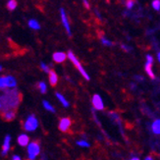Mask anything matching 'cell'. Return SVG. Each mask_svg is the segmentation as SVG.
<instances>
[{
  "mask_svg": "<svg viewBox=\"0 0 160 160\" xmlns=\"http://www.w3.org/2000/svg\"><path fill=\"white\" fill-rule=\"evenodd\" d=\"M2 108L0 113L6 112L9 110H14L19 107L21 101H22V94L17 89H6L0 94Z\"/></svg>",
  "mask_w": 160,
  "mask_h": 160,
  "instance_id": "6da1fadb",
  "label": "cell"
},
{
  "mask_svg": "<svg viewBox=\"0 0 160 160\" xmlns=\"http://www.w3.org/2000/svg\"><path fill=\"white\" fill-rule=\"evenodd\" d=\"M28 159L35 160V158L40 154V144L38 141H32L28 145Z\"/></svg>",
  "mask_w": 160,
  "mask_h": 160,
  "instance_id": "7a4b0ae2",
  "label": "cell"
},
{
  "mask_svg": "<svg viewBox=\"0 0 160 160\" xmlns=\"http://www.w3.org/2000/svg\"><path fill=\"white\" fill-rule=\"evenodd\" d=\"M67 57L70 59L72 63H73L74 65H75V67H76V68L79 70L80 73L82 74V76L84 77V78L86 79L87 81H89V80H90V77L89 76V74H87V72H86V70H85V69L82 68V66L81 65V63H80V61L78 60V58H77L76 56H75V54H74L73 52H72V51H69L68 54H67Z\"/></svg>",
  "mask_w": 160,
  "mask_h": 160,
  "instance_id": "3957f363",
  "label": "cell"
},
{
  "mask_svg": "<svg viewBox=\"0 0 160 160\" xmlns=\"http://www.w3.org/2000/svg\"><path fill=\"white\" fill-rule=\"evenodd\" d=\"M38 127V120L33 114L28 116L24 123V130L26 132H35Z\"/></svg>",
  "mask_w": 160,
  "mask_h": 160,
  "instance_id": "277c9868",
  "label": "cell"
},
{
  "mask_svg": "<svg viewBox=\"0 0 160 160\" xmlns=\"http://www.w3.org/2000/svg\"><path fill=\"white\" fill-rule=\"evenodd\" d=\"M10 148H11V136L6 135L3 141V145H2L1 155L6 156L7 154H8V152L10 151Z\"/></svg>",
  "mask_w": 160,
  "mask_h": 160,
  "instance_id": "5b68a950",
  "label": "cell"
},
{
  "mask_svg": "<svg viewBox=\"0 0 160 160\" xmlns=\"http://www.w3.org/2000/svg\"><path fill=\"white\" fill-rule=\"evenodd\" d=\"M60 16H61V21H62V24H63L64 28H65L67 33L69 35H71V28H70V24H69V21L68 18H67L66 12L63 8L60 9Z\"/></svg>",
  "mask_w": 160,
  "mask_h": 160,
  "instance_id": "8992f818",
  "label": "cell"
},
{
  "mask_svg": "<svg viewBox=\"0 0 160 160\" xmlns=\"http://www.w3.org/2000/svg\"><path fill=\"white\" fill-rule=\"evenodd\" d=\"M152 64H153V58H152V56L148 55L146 56V63H145V67H144V69H145V72L148 73V76L150 77L151 79H154L155 77H154L153 71H152V69H151Z\"/></svg>",
  "mask_w": 160,
  "mask_h": 160,
  "instance_id": "52a82bcc",
  "label": "cell"
},
{
  "mask_svg": "<svg viewBox=\"0 0 160 160\" xmlns=\"http://www.w3.org/2000/svg\"><path fill=\"white\" fill-rule=\"evenodd\" d=\"M71 119L70 118H62V119L60 120V123H59V130H60L61 132H67L69 130V128L71 127Z\"/></svg>",
  "mask_w": 160,
  "mask_h": 160,
  "instance_id": "ba28073f",
  "label": "cell"
},
{
  "mask_svg": "<svg viewBox=\"0 0 160 160\" xmlns=\"http://www.w3.org/2000/svg\"><path fill=\"white\" fill-rule=\"evenodd\" d=\"M91 102H92V105H94V107L96 110H102L103 108H104L103 101H102L101 97H100V95H98V94H94V95Z\"/></svg>",
  "mask_w": 160,
  "mask_h": 160,
  "instance_id": "9c48e42d",
  "label": "cell"
},
{
  "mask_svg": "<svg viewBox=\"0 0 160 160\" xmlns=\"http://www.w3.org/2000/svg\"><path fill=\"white\" fill-rule=\"evenodd\" d=\"M18 143H19V145L23 146V148H25V146H28L30 143V138L29 136L27 135V134H21V135L18 136Z\"/></svg>",
  "mask_w": 160,
  "mask_h": 160,
  "instance_id": "30bf717a",
  "label": "cell"
},
{
  "mask_svg": "<svg viewBox=\"0 0 160 160\" xmlns=\"http://www.w3.org/2000/svg\"><path fill=\"white\" fill-rule=\"evenodd\" d=\"M7 89H15L17 87V80L13 76H4Z\"/></svg>",
  "mask_w": 160,
  "mask_h": 160,
  "instance_id": "8fae6325",
  "label": "cell"
},
{
  "mask_svg": "<svg viewBox=\"0 0 160 160\" xmlns=\"http://www.w3.org/2000/svg\"><path fill=\"white\" fill-rule=\"evenodd\" d=\"M1 116L5 121H7V122H11V121H13L15 118H16V111H14V110L6 111V112L1 113Z\"/></svg>",
  "mask_w": 160,
  "mask_h": 160,
  "instance_id": "7c38bea8",
  "label": "cell"
},
{
  "mask_svg": "<svg viewBox=\"0 0 160 160\" xmlns=\"http://www.w3.org/2000/svg\"><path fill=\"white\" fill-rule=\"evenodd\" d=\"M52 58L54 62H56V63H63L67 59V54L64 52H55L53 53Z\"/></svg>",
  "mask_w": 160,
  "mask_h": 160,
  "instance_id": "4fadbf2b",
  "label": "cell"
},
{
  "mask_svg": "<svg viewBox=\"0 0 160 160\" xmlns=\"http://www.w3.org/2000/svg\"><path fill=\"white\" fill-rule=\"evenodd\" d=\"M48 74H49V82H50V85L52 87H55L56 85H57V82H58L57 74H56V72L53 71V70H50V72Z\"/></svg>",
  "mask_w": 160,
  "mask_h": 160,
  "instance_id": "5bb4252c",
  "label": "cell"
},
{
  "mask_svg": "<svg viewBox=\"0 0 160 160\" xmlns=\"http://www.w3.org/2000/svg\"><path fill=\"white\" fill-rule=\"evenodd\" d=\"M28 25H29V27H30L32 30H40V25H39V23H38L37 21L35 20V19H30V20L29 21V23H28Z\"/></svg>",
  "mask_w": 160,
  "mask_h": 160,
  "instance_id": "9a60e30c",
  "label": "cell"
},
{
  "mask_svg": "<svg viewBox=\"0 0 160 160\" xmlns=\"http://www.w3.org/2000/svg\"><path fill=\"white\" fill-rule=\"evenodd\" d=\"M151 129L154 134L160 135V119H157L156 121H154L151 126Z\"/></svg>",
  "mask_w": 160,
  "mask_h": 160,
  "instance_id": "2e32d148",
  "label": "cell"
},
{
  "mask_svg": "<svg viewBox=\"0 0 160 160\" xmlns=\"http://www.w3.org/2000/svg\"><path fill=\"white\" fill-rule=\"evenodd\" d=\"M56 97H57V99L61 102V104L63 105L64 107H68L69 106L68 100H67L61 94H59V92H56Z\"/></svg>",
  "mask_w": 160,
  "mask_h": 160,
  "instance_id": "e0dca14e",
  "label": "cell"
},
{
  "mask_svg": "<svg viewBox=\"0 0 160 160\" xmlns=\"http://www.w3.org/2000/svg\"><path fill=\"white\" fill-rule=\"evenodd\" d=\"M42 105H43V107H44L45 110L49 111V112H51V113H55V108H54L52 105H51V103L48 102L47 100H43Z\"/></svg>",
  "mask_w": 160,
  "mask_h": 160,
  "instance_id": "ac0fdd59",
  "label": "cell"
},
{
  "mask_svg": "<svg viewBox=\"0 0 160 160\" xmlns=\"http://www.w3.org/2000/svg\"><path fill=\"white\" fill-rule=\"evenodd\" d=\"M17 1L16 0H9L8 2H7V9L9 10V11H14L15 9L17 8Z\"/></svg>",
  "mask_w": 160,
  "mask_h": 160,
  "instance_id": "d6986e66",
  "label": "cell"
},
{
  "mask_svg": "<svg viewBox=\"0 0 160 160\" xmlns=\"http://www.w3.org/2000/svg\"><path fill=\"white\" fill-rule=\"evenodd\" d=\"M37 87H38V90H39V91L42 94H46V91H47V86H46V84L44 82H38Z\"/></svg>",
  "mask_w": 160,
  "mask_h": 160,
  "instance_id": "ffe728a7",
  "label": "cell"
},
{
  "mask_svg": "<svg viewBox=\"0 0 160 160\" xmlns=\"http://www.w3.org/2000/svg\"><path fill=\"white\" fill-rule=\"evenodd\" d=\"M6 89L7 87H6V82H5V78L4 77H0V90L4 91V90Z\"/></svg>",
  "mask_w": 160,
  "mask_h": 160,
  "instance_id": "44dd1931",
  "label": "cell"
},
{
  "mask_svg": "<svg viewBox=\"0 0 160 160\" xmlns=\"http://www.w3.org/2000/svg\"><path fill=\"white\" fill-rule=\"evenodd\" d=\"M77 144H78L79 146H82V148H89L90 144L87 143V141H77Z\"/></svg>",
  "mask_w": 160,
  "mask_h": 160,
  "instance_id": "7402d4cb",
  "label": "cell"
},
{
  "mask_svg": "<svg viewBox=\"0 0 160 160\" xmlns=\"http://www.w3.org/2000/svg\"><path fill=\"white\" fill-rule=\"evenodd\" d=\"M152 7H153V9L156 10V11L160 10V0H154V1L152 2Z\"/></svg>",
  "mask_w": 160,
  "mask_h": 160,
  "instance_id": "603a6c76",
  "label": "cell"
},
{
  "mask_svg": "<svg viewBox=\"0 0 160 160\" xmlns=\"http://www.w3.org/2000/svg\"><path fill=\"white\" fill-rule=\"evenodd\" d=\"M40 68H41V70H42L43 72H45V73H49V72H50L49 67L46 65L45 63H43V62H41V63H40Z\"/></svg>",
  "mask_w": 160,
  "mask_h": 160,
  "instance_id": "cb8c5ba5",
  "label": "cell"
},
{
  "mask_svg": "<svg viewBox=\"0 0 160 160\" xmlns=\"http://www.w3.org/2000/svg\"><path fill=\"white\" fill-rule=\"evenodd\" d=\"M101 41H102V43L104 45H107V46H111V45H112V42H111L110 40L106 39L105 37H101Z\"/></svg>",
  "mask_w": 160,
  "mask_h": 160,
  "instance_id": "d4e9b609",
  "label": "cell"
},
{
  "mask_svg": "<svg viewBox=\"0 0 160 160\" xmlns=\"http://www.w3.org/2000/svg\"><path fill=\"white\" fill-rule=\"evenodd\" d=\"M134 6V0H128L127 1V8L131 9Z\"/></svg>",
  "mask_w": 160,
  "mask_h": 160,
  "instance_id": "484cf974",
  "label": "cell"
},
{
  "mask_svg": "<svg viewBox=\"0 0 160 160\" xmlns=\"http://www.w3.org/2000/svg\"><path fill=\"white\" fill-rule=\"evenodd\" d=\"M82 3H84L86 8L89 9V1H87V0H82Z\"/></svg>",
  "mask_w": 160,
  "mask_h": 160,
  "instance_id": "4316f807",
  "label": "cell"
},
{
  "mask_svg": "<svg viewBox=\"0 0 160 160\" xmlns=\"http://www.w3.org/2000/svg\"><path fill=\"white\" fill-rule=\"evenodd\" d=\"M12 160H22V158H21V156L17 155V154H14L12 156Z\"/></svg>",
  "mask_w": 160,
  "mask_h": 160,
  "instance_id": "83f0119b",
  "label": "cell"
},
{
  "mask_svg": "<svg viewBox=\"0 0 160 160\" xmlns=\"http://www.w3.org/2000/svg\"><path fill=\"white\" fill-rule=\"evenodd\" d=\"M144 160H152V158H151L150 156H148V157H146V158L144 159Z\"/></svg>",
  "mask_w": 160,
  "mask_h": 160,
  "instance_id": "f1b7e54d",
  "label": "cell"
},
{
  "mask_svg": "<svg viewBox=\"0 0 160 160\" xmlns=\"http://www.w3.org/2000/svg\"><path fill=\"white\" fill-rule=\"evenodd\" d=\"M41 159H42V160H45V159H46V156L44 155V154H43V155L41 156Z\"/></svg>",
  "mask_w": 160,
  "mask_h": 160,
  "instance_id": "f546056e",
  "label": "cell"
},
{
  "mask_svg": "<svg viewBox=\"0 0 160 160\" xmlns=\"http://www.w3.org/2000/svg\"><path fill=\"white\" fill-rule=\"evenodd\" d=\"M131 160H140V159H139L138 157H134V158H132Z\"/></svg>",
  "mask_w": 160,
  "mask_h": 160,
  "instance_id": "4dcf8cb0",
  "label": "cell"
},
{
  "mask_svg": "<svg viewBox=\"0 0 160 160\" xmlns=\"http://www.w3.org/2000/svg\"><path fill=\"white\" fill-rule=\"evenodd\" d=\"M1 108H2V104H1V99H0V111H1Z\"/></svg>",
  "mask_w": 160,
  "mask_h": 160,
  "instance_id": "1f68e13d",
  "label": "cell"
},
{
  "mask_svg": "<svg viewBox=\"0 0 160 160\" xmlns=\"http://www.w3.org/2000/svg\"><path fill=\"white\" fill-rule=\"evenodd\" d=\"M158 60H159V62H160V52L158 53Z\"/></svg>",
  "mask_w": 160,
  "mask_h": 160,
  "instance_id": "d6a6232c",
  "label": "cell"
},
{
  "mask_svg": "<svg viewBox=\"0 0 160 160\" xmlns=\"http://www.w3.org/2000/svg\"><path fill=\"white\" fill-rule=\"evenodd\" d=\"M1 71H2V66L0 65V72H1Z\"/></svg>",
  "mask_w": 160,
  "mask_h": 160,
  "instance_id": "836d02e7",
  "label": "cell"
}]
</instances>
